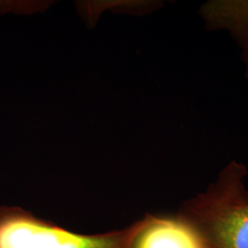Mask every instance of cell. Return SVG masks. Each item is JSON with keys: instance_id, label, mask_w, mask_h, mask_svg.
<instances>
[{"instance_id": "cell-1", "label": "cell", "mask_w": 248, "mask_h": 248, "mask_svg": "<svg viewBox=\"0 0 248 248\" xmlns=\"http://www.w3.org/2000/svg\"><path fill=\"white\" fill-rule=\"evenodd\" d=\"M248 168L231 160L206 188L183 202L177 214L207 248H248Z\"/></svg>"}, {"instance_id": "cell-2", "label": "cell", "mask_w": 248, "mask_h": 248, "mask_svg": "<svg viewBox=\"0 0 248 248\" xmlns=\"http://www.w3.org/2000/svg\"><path fill=\"white\" fill-rule=\"evenodd\" d=\"M146 215L122 229L73 232L17 206L0 205V248H133Z\"/></svg>"}, {"instance_id": "cell-5", "label": "cell", "mask_w": 248, "mask_h": 248, "mask_svg": "<svg viewBox=\"0 0 248 248\" xmlns=\"http://www.w3.org/2000/svg\"><path fill=\"white\" fill-rule=\"evenodd\" d=\"M241 59L245 66V77L247 80H248V45L241 50Z\"/></svg>"}, {"instance_id": "cell-4", "label": "cell", "mask_w": 248, "mask_h": 248, "mask_svg": "<svg viewBox=\"0 0 248 248\" xmlns=\"http://www.w3.org/2000/svg\"><path fill=\"white\" fill-rule=\"evenodd\" d=\"M203 27L225 31L243 50L248 45V0H207L198 9Z\"/></svg>"}, {"instance_id": "cell-3", "label": "cell", "mask_w": 248, "mask_h": 248, "mask_svg": "<svg viewBox=\"0 0 248 248\" xmlns=\"http://www.w3.org/2000/svg\"><path fill=\"white\" fill-rule=\"evenodd\" d=\"M133 248H207L194 228L175 215L146 214Z\"/></svg>"}]
</instances>
